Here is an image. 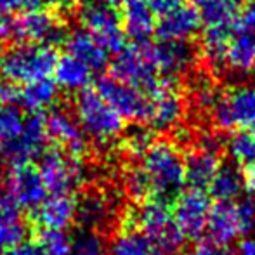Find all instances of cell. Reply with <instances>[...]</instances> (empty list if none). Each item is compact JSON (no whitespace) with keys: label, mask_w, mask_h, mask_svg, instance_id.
Segmentation results:
<instances>
[{"label":"cell","mask_w":255,"mask_h":255,"mask_svg":"<svg viewBox=\"0 0 255 255\" xmlns=\"http://www.w3.org/2000/svg\"><path fill=\"white\" fill-rule=\"evenodd\" d=\"M57 63L54 47L38 44H16L0 56V75L16 85H28L51 78Z\"/></svg>","instance_id":"2"},{"label":"cell","mask_w":255,"mask_h":255,"mask_svg":"<svg viewBox=\"0 0 255 255\" xmlns=\"http://www.w3.org/2000/svg\"><path fill=\"white\" fill-rule=\"evenodd\" d=\"M77 205L71 195H51L33 210V221L42 231H64L77 219Z\"/></svg>","instance_id":"21"},{"label":"cell","mask_w":255,"mask_h":255,"mask_svg":"<svg viewBox=\"0 0 255 255\" xmlns=\"http://www.w3.org/2000/svg\"><path fill=\"white\" fill-rule=\"evenodd\" d=\"M184 255H235L229 247H222V245H215V243L205 242L198 243L193 250L186 252Z\"/></svg>","instance_id":"38"},{"label":"cell","mask_w":255,"mask_h":255,"mask_svg":"<svg viewBox=\"0 0 255 255\" xmlns=\"http://www.w3.org/2000/svg\"><path fill=\"white\" fill-rule=\"evenodd\" d=\"M219 92L215 91V87L210 82H203V84H196L195 87V103L196 106H200L203 111H212V108L215 106L219 99Z\"/></svg>","instance_id":"37"},{"label":"cell","mask_w":255,"mask_h":255,"mask_svg":"<svg viewBox=\"0 0 255 255\" xmlns=\"http://www.w3.org/2000/svg\"><path fill=\"white\" fill-rule=\"evenodd\" d=\"M243 186H245V191L249 193V198L255 202V165L247 167V172L243 175Z\"/></svg>","instance_id":"43"},{"label":"cell","mask_w":255,"mask_h":255,"mask_svg":"<svg viewBox=\"0 0 255 255\" xmlns=\"http://www.w3.org/2000/svg\"><path fill=\"white\" fill-rule=\"evenodd\" d=\"M233 28H212L205 26L202 37V56L212 70H224L228 57L229 38Z\"/></svg>","instance_id":"27"},{"label":"cell","mask_w":255,"mask_h":255,"mask_svg":"<svg viewBox=\"0 0 255 255\" xmlns=\"http://www.w3.org/2000/svg\"><path fill=\"white\" fill-rule=\"evenodd\" d=\"M151 7V10L154 12V16L161 17L167 12L174 10L175 7H179L182 3V0H146Z\"/></svg>","instance_id":"40"},{"label":"cell","mask_w":255,"mask_h":255,"mask_svg":"<svg viewBox=\"0 0 255 255\" xmlns=\"http://www.w3.org/2000/svg\"><path fill=\"white\" fill-rule=\"evenodd\" d=\"M151 63L158 75L165 78H175L188 73L196 63V49L189 42H168L158 40L156 44H146Z\"/></svg>","instance_id":"18"},{"label":"cell","mask_w":255,"mask_h":255,"mask_svg":"<svg viewBox=\"0 0 255 255\" xmlns=\"http://www.w3.org/2000/svg\"><path fill=\"white\" fill-rule=\"evenodd\" d=\"M255 228V202L250 198L212 205L205 235L215 245L229 247Z\"/></svg>","instance_id":"5"},{"label":"cell","mask_w":255,"mask_h":255,"mask_svg":"<svg viewBox=\"0 0 255 255\" xmlns=\"http://www.w3.org/2000/svg\"><path fill=\"white\" fill-rule=\"evenodd\" d=\"M110 66L113 78L146 92L151 91L160 80L146 45L124 47L120 52H117Z\"/></svg>","instance_id":"11"},{"label":"cell","mask_w":255,"mask_h":255,"mask_svg":"<svg viewBox=\"0 0 255 255\" xmlns=\"http://www.w3.org/2000/svg\"><path fill=\"white\" fill-rule=\"evenodd\" d=\"M212 122L221 130H249L255 127V84L229 89L219 96L210 111Z\"/></svg>","instance_id":"7"},{"label":"cell","mask_w":255,"mask_h":255,"mask_svg":"<svg viewBox=\"0 0 255 255\" xmlns=\"http://www.w3.org/2000/svg\"><path fill=\"white\" fill-rule=\"evenodd\" d=\"M108 255H168L167 252L149 242L141 231L130 226H124L120 233L113 238Z\"/></svg>","instance_id":"25"},{"label":"cell","mask_w":255,"mask_h":255,"mask_svg":"<svg viewBox=\"0 0 255 255\" xmlns=\"http://www.w3.org/2000/svg\"><path fill=\"white\" fill-rule=\"evenodd\" d=\"M38 170L51 195H71L84 181L80 158L71 156L59 148L45 149L40 156Z\"/></svg>","instance_id":"9"},{"label":"cell","mask_w":255,"mask_h":255,"mask_svg":"<svg viewBox=\"0 0 255 255\" xmlns=\"http://www.w3.org/2000/svg\"><path fill=\"white\" fill-rule=\"evenodd\" d=\"M125 226L141 231L149 242H153L168 255L177 252L186 242L184 235L175 222L174 210L170 205L163 202H153V200L141 202L139 208L130 212Z\"/></svg>","instance_id":"3"},{"label":"cell","mask_w":255,"mask_h":255,"mask_svg":"<svg viewBox=\"0 0 255 255\" xmlns=\"http://www.w3.org/2000/svg\"><path fill=\"white\" fill-rule=\"evenodd\" d=\"M92 73L94 71L89 66H85L82 61L75 59L70 54H64V56L57 57L52 75L57 87L70 92H82L91 85Z\"/></svg>","instance_id":"24"},{"label":"cell","mask_w":255,"mask_h":255,"mask_svg":"<svg viewBox=\"0 0 255 255\" xmlns=\"http://www.w3.org/2000/svg\"><path fill=\"white\" fill-rule=\"evenodd\" d=\"M75 118L84 134L99 144H108L118 139L125 128L124 117L92 89L78 92L75 99Z\"/></svg>","instance_id":"4"},{"label":"cell","mask_w":255,"mask_h":255,"mask_svg":"<svg viewBox=\"0 0 255 255\" xmlns=\"http://www.w3.org/2000/svg\"><path fill=\"white\" fill-rule=\"evenodd\" d=\"M252 77H254V80H255V66H254V70H252Z\"/></svg>","instance_id":"50"},{"label":"cell","mask_w":255,"mask_h":255,"mask_svg":"<svg viewBox=\"0 0 255 255\" xmlns=\"http://www.w3.org/2000/svg\"><path fill=\"white\" fill-rule=\"evenodd\" d=\"M19 91L16 84L9 80H0V103L2 104H16L19 103Z\"/></svg>","instance_id":"39"},{"label":"cell","mask_w":255,"mask_h":255,"mask_svg":"<svg viewBox=\"0 0 255 255\" xmlns=\"http://www.w3.org/2000/svg\"><path fill=\"white\" fill-rule=\"evenodd\" d=\"M40 5H45L47 9L51 10H70L73 7L75 0H38Z\"/></svg>","instance_id":"44"},{"label":"cell","mask_w":255,"mask_h":255,"mask_svg":"<svg viewBox=\"0 0 255 255\" xmlns=\"http://www.w3.org/2000/svg\"><path fill=\"white\" fill-rule=\"evenodd\" d=\"M221 142L214 135H205L198 142L195 149L184 156L186 163V184L195 189H205L207 191L210 182L214 181L221 158H219Z\"/></svg>","instance_id":"17"},{"label":"cell","mask_w":255,"mask_h":255,"mask_svg":"<svg viewBox=\"0 0 255 255\" xmlns=\"http://www.w3.org/2000/svg\"><path fill=\"white\" fill-rule=\"evenodd\" d=\"M57 99V85L51 78L24 85L19 91V103L31 113H40L51 108Z\"/></svg>","instance_id":"29"},{"label":"cell","mask_w":255,"mask_h":255,"mask_svg":"<svg viewBox=\"0 0 255 255\" xmlns=\"http://www.w3.org/2000/svg\"><path fill=\"white\" fill-rule=\"evenodd\" d=\"M26 224L23 222L21 212L0 217V250H9L17 243L24 242Z\"/></svg>","instance_id":"33"},{"label":"cell","mask_w":255,"mask_h":255,"mask_svg":"<svg viewBox=\"0 0 255 255\" xmlns=\"http://www.w3.org/2000/svg\"><path fill=\"white\" fill-rule=\"evenodd\" d=\"M186 186L184 156L168 141H154L141 156L139 167L127 175V189L139 202H163L170 205Z\"/></svg>","instance_id":"1"},{"label":"cell","mask_w":255,"mask_h":255,"mask_svg":"<svg viewBox=\"0 0 255 255\" xmlns=\"http://www.w3.org/2000/svg\"><path fill=\"white\" fill-rule=\"evenodd\" d=\"M235 255H255V238H245L240 242Z\"/></svg>","instance_id":"45"},{"label":"cell","mask_w":255,"mask_h":255,"mask_svg":"<svg viewBox=\"0 0 255 255\" xmlns=\"http://www.w3.org/2000/svg\"><path fill=\"white\" fill-rule=\"evenodd\" d=\"M7 37H10V19L7 17V12L0 9V42H3Z\"/></svg>","instance_id":"46"},{"label":"cell","mask_w":255,"mask_h":255,"mask_svg":"<svg viewBox=\"0 0 255 255\" xmlns=\"http://www.w3.org/2000/svg\"><path fill=\"white\" fill-rule=\"evenodd\" d=\"M80 23L108 52H120L125 47V31L122 17L103 2H87L80 10Z\"/></svg>","instance_id":"10"},{"label":"cell","mask_w":255,"mask_h":255,"mask_svg":"<svg viewBox=\"0 0 255 255\" xmlns=\"http://www.w3.org/2000/svg\"><path fill=\"white\" fill-rule=\"evenodd\" d=\"M188 2L191 3V5H198V7H200V5H202V3L205 2V0H188Z\"/></svg>","instance_id":"49"},{"label":"cell","mask_w":255,"mask_h":255,"mask_svg":"<svg viewBox=\"0 0 255 255\" xmlns=\"http://www.w3.org/2000/svg\"><path fill=\"white\" fill-rule=\"evenodd\" d=\"M200 16L205 26L231 28L243 10L242 0H205Z\"/></svg>","instance_id":"28"},{"label":"cell","mask_w":255,"mask_h":255,"mask_svg":"<svg viewBox=\"0 0 255 255\" xmlns=\"http://www.w3.org/2000/svg\"><path fill=\"white\" fill-rule=\"evenodd\" d=\"M108 214L110 207L101 195H87L77 205V217L80 219L82 226L89 229L98 231V228L106 224Z\"/></svg>","instance_id":"30"},{"label":"cell","mask_w":255,"mask_h":255,"mask_svg":"<svg viewBox=\"0 0 255 255\" xmlns=\"http://www.w3.org/2000/svg\"><path fill=\"white\" fill-rule=\"evenodd\" d=\"M40 247L44 255H75L63 231H42Z\"/></svg>","instance_id":"35"},{"label":"cell","mask_w":255,"mask_h":255,"mask_svg":"<svg viewBox=\"0 0 255 255\" xmlns=\"http://www.w3.org/2000/svg\"><path fill=\"white\" fill-rule=\"evenodd\" d=\"M96 91L99 92V96L104 101L110 104L115 111H118L124 118L146 124L149 106L148 92L146 91L130 87V85L118 82L113 77L101 78L98 82Z\"/></svg>","instance_id":"15"},{"label":"cell","mask_w":255,"mask_h":255,"mask_svg":"<svg viewBox=\"0 0 255 255\" xmlns=\"http://www.w3.org/2000/svg\"><path fill=\"white\" fill-rule=\"evenodd\" d=\"M200 10L191 3H181L156 21V37L168 42H189L202 28Z\"/></svg>","instance_id":"20"},{"label":"cell","mask_w":255,"mask_h":255,"mask_svg":"<svg viewBox=\"0 0 255 255\" xmlns=\"http://www.w3.org/2000/svg\"><path fill=\"white\" fill-rule=\"evenodd\" d=\"M64 44H66V51L70 56L82 61L92 71H103L110 63V52L85 30H77L70 33Z\"/></svg>","instance_id":"23"},{"label":"cell","mask_w":255,"mask_h":255,"mask_svg":"<svg viewBox=\"0 0 255 255\" xmlns=\"http://www.w3.org/2000/svg\"><path fill=\"white\" fill-rule=\"evenodd\" d=\"M255 66V3L242 10L231 31L226 68L235 73H247Z\"/></svg>","instance_id":"14"},{"label":"cell","mask_w":255,"mask_h":255,"mask_svg":"<svg viewBox=\"0 0 255 255\" xmlns=\"http://www.w3.org/2000/svg\"><path fill=\"white\" fill-rule=\"evenodd\" d=\"M19 7H21V0H0V9H2L3 12L19 9Z\"/></svg>","instance_id":"47"},{"label":"cell","mask_w":255,"mask_h":255,"mask_svg":"<svg viewBox=\"0 0 255 255\" xmlns=\"http://www.w3.org/2000/svg\"><path fill=\"white\" fill-rule=\"evenodd\" d=\"M82 2H85V3H87V2H91V0H82Z\"/></svg>","instance_id":"51"},{"label":"cell","mask_w":255,"mask_h":255,"mask_svg":"<svg viewBox=\"0 0 255 255\" xmlns=\"http://www.w3.org/2000/svg\"><path fill=\"white\" fill-rule=\"evenodd\" d=\"M254 134H255V127H254Z\"/></svg>","instance_id":"52"},{"label":"cell","mask_w":255,"mask_h":255,"mask_svg":"<svg viewBox=\"0 0 255 255\" xmlns=\"http://www.w3.org/2000/svg\"><path fill=\"white\" fill-rule=\"evenodd\" d=\"M148 117L146 125L156 130H170L184 118L186 104L177 85L170 78L158 80L151 91H148Z\"/></svg>","instance_id":"12"},{"label":"cell","mask_w":255,"mask_h":255,"mask_svg":"<svg viewBox=\"0 0 255 255\" xmlns=\"http://www.w3.org/2000/svg\"><path fill=\"white\" fill-rule=\"evenodd\" d=\"M122 26L125 37L135 45H146L156 31V16L146 0H125L122 3Z\"/></svg>","instance_id":"22"},{"label":"cell","mask_w":255,"mask_h":255,"mask_svg":"<svg viewBox=\"0 0 255 255\" xmlns=\"http://www.w3.org/2000/svg\"><path fill=\"white\" fill-rule=\"evenodd\" d=\"M45 127H47L49 139L68 154L80 158L87 151V135L78 125L77 118L66 110H61V108L51 110V113L45 117Z\"/></svg>","instance_id":"19"},{"label":"cell","mask_w":255,"mask_h":255,"mask_svg":"<svg viewBox=\"0 0 255 255\" xmlns=\"http://www.w3.org/2000/svg\"><path fill=\"white\" fill-rule=\"evenodd\" d=\"M154 142L153 134L148 130V128H132L130 132L125 137V148H127L128 153H132L134 156L141 158L142 154L151 148V144Z\"/></svg>","instance_id":"36"},{"label":"cell","mask_w":255,"mask_h":255,"mask_svg":"<svg viewBox=\"0 0 255 255\" xmlns=\"http://www.w3.org/2000/svg\"><path fill=\"white\" fill-rule=\"evenodd\" d=\"M68 28L52 10H23L14 21H10V37L17 44H38L54 47L64 44L68 38Z\"/></svg>","instance_id":"6"},{"label":"cell","mask_w":255,"mask_h":255,"mask_svg":"<svg viewBox=\"0 0 255 255\" xmlns=\"http://www.w3.org/2000/svg\"><path fill=\"white\" fill-rule=\"evenodd\" d=\"M24 115L16 104L0 103V144L10 141L21 132L24 124Z\"/></svg>","instance_id":"34"},{"label":"cell","mask_w":255,"mask_h":255,"mask_svg":"<svg viewBox=\"0 0 255 255\" xmlns=\"http://www.w3.org/2000/svg\"><path fill=\"white\" fill-rule=\"evenodd\" d=\"M71 250L75 255H106V242L96 229L82 228L71 240Z\"/></svg>","instance_id":"32"},{"label":"cell","mask_w":255,"mask_h":255,"mask_svg":"<svg viewBox=\"0 0 255 255\" xmlns=\"http://www.w3.org/2000/svg\"><path fill=\"white\" fill-rule=\"evenodd\" d=\"M245 191L243 186V174L233 163L221 165L215 174L214 181L208 186V195L215 202H235Z\"/></svg>","instance_id":"26"},{"label":"cell","mask_w":255,"mask_h":255,"mask_svg":"<svg viewBox=\"0 0 255 255\" xmlns=\"http://www.w3.org/2000/svg\"><path fill=\"white\" fill-rule=\"evenodd\" d=\"M17 212H21V208L12 202V198L5 191L0 189V217L9 214H17Z\"/></svg>","instance_id":"42"},{"label":"cell","mask_w":255,"mask_h":255,"mask_svg":"<svg viewBox=\"0 0 255 255\" xmlns=\"http://www.w3.org/2000/svg\"><path fill=\"white\" fill-rule=\"evenodd\" d=\"M228 153L235 163L252 167L255 165V134L250 130H238L228 141Z\"/></svg>","instance_id":"31"},{"label":"cell","mask_w":255,"mask_h":255,"mask_svg":"<svg viewBox=\"0 0 255 255\" xmlns=\"http://www.w3.org/2000/svg\"><path fill=\"white\" fill-rule=\"evenodd\" d=\"M5 193L19 208L30 210L40 207L49 195L40 170L31 163L10 167L5 175Z\"/></svg>","instance_id":"16"},{"label":"cell","mask_w":255,"mask_h":255,"mask_svg":"<svg viewBox=\"0 0 255 255\" xmlns=\"http://www.w3.org/2000/svg\"><path fill=\"white\" fill-rule=\"evenodd\" d=\"M5 255H44L42 254L40 243H30V242H21L16 247L9 249Z\"/></svg>","instance_id":"41"},{"label":"cell","mask_w":255,"mask_h":255,"mask_svg":"<svg viewBox=\"0 0 255 255\" xmlns=\"http://www.w3.org/2000/svg\"><path fill=\"white\" fill-rule=\"evenodd\" d=\"M47 127L45 117L40 113H31L24 118L21 132L10 141L0 144V156L10 165H26L40 158L47 149Z\"/></svg>","instance_id":"8"},{"label":"cell","mask_w":255,"mask_h":255,"mask_svg":"<svg viewBox=\"0 0 255 255\" xmlns=\"http://www.w3.org/2000/svg\"><path fill=\"white\" fill-rule=\"evenodd\" d=\"M212 205V196L205 189L189 188L179 195L172 210L186 240H200L205 235Z\"/></svg>","instance_id":"13"},{"label":"cell","mask_w":255,"mask_h":255,"mask_svg":"<svg viewBox=\"0 0 255 255\" xmlns=\"http://www.w3.org/2000/svg\"><path fill=\"white\" fill-rule=\"evenodd\" d=\"M99 2L106 3V5H110V7H118V5H122L125 0H99Z\"/></svg>","instance_id":"48"}]
</instances>
